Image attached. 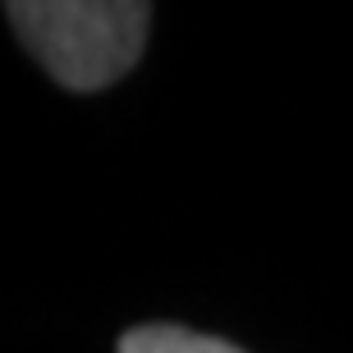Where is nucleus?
Wrapping results in <instances>:
<instances>
[{
  "mask_svg": "<svg viewBox=\"0 0 353 353\" xmlns=\"http://www.w3.org/2000/svg\"><path fill=\"white\" fill-rule=\"evenodd\" d=\"M5 14L37 65L74 92L124 79L152 23V10L133 0H14Z\"/></svg>",
  "mask_w": 353,
  "mask_h": 353,
  "instance_id": "nucleus-1",
  "label": "nucleus"
},
{
  "mask_svg": "<svg viewBox=\"0 0 353 353\" xmlns=\"http://www.w3.org/2000/svg\"><path fill=\"white\" fill-rule=\"evenodd\" d=\"M119 353H243V349L183 326H138L119 340Z\"/></svg>",
  "mask_w": 353,
  "mask_h": 353,
  "instance_id": "nucleus-2",
  "label": "nucleus"
}]
</instances>
